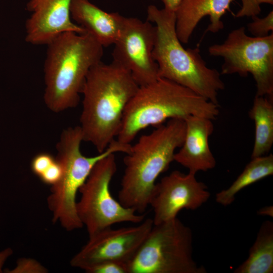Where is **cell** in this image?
Instances as JSON below:
<instances>
[{
    "label": "cell",
    "mask_w": 273,
    "mask_h": 273,
    "mask_svg": "<svg viewBox=\"0 0 273 273\" xmlns=\"http://www.w3.org/2000/svg\"><path fill=\"white\" fill-rule=\"evenodd\" d=\"M139 86L131 73L114 61L93 66L81 92L79 126L83 141L98 153L105 151L117 138L125 109Z\"/></svg>",
    "instance_id": "obj_1"
},
{
    "label": "cell",
    "mask_w": 273,
    "mask_h": 273,
    "mask_svg": "<svg viewBox=\"0 0 273 273\" xmlns=\"http://www.w3.org/2000/svg\"><path fill=\"white\" fill-rule=\"evenodd\" d=\"M156 127L131 145L123 158L125 169L118 201L140 214L150 204L157 178L174 161L175 151L185 136L184 119H170Z\"/></svg>",
    "instance_id": "obj_2"
},
{
    "label": "cell",
    "mask_w": 273,
    "mask_h": 273,
    "mask_svg": "<svg viewBox=\"0 0 273 273\" xmlns=\"http://www.w3.org/2000/svg\"><path fill=\"white\" fill-rule=\"evenodd\" d=\"M47 46L44 62L43 101L60 113L77 106L91 69L101 61L103 47L87 32L62 33Z\"/></svg>",
    "instance_id": "obj_3"
},
{
    "label": "cell",
    "mask_w": 273,
    "mask_h": 273,
    "mask_svg": "<svg viewBox=\"0 0 273 273\" xmlns=\"http://www.w3.org/2000/svg\"><path fill=\"white\" fill-rule=\"evenodd\" d=\"M219 113V104L173 81L159 77L139 86L125 109L116 140L130 144L139 132L148 126H158L167 120L189 116L214 120Z\"/></svg>",
    "instance_id": "obj_4"
},
{
    "label": "cell",
    "mask_w": 273,
    "mask_h": 273,
    "mask_svg": "<svg viewBox=\"0 0 273 273\" xmlns=\"http://www.w3.org/2000/svg\"><path fill=\"white\" fill-rule=\"evenodd\" d=\"M147 20L154 23L155 39L153 57L159 77L184 86L218 104V92L225 88L220 73L209 67L199 47L186 49L175 31V12L150 5Z\"/></svg>",
    "instance_id": "obj_5"
},
{
    "label": "cell",
    "mask_w": 273,
    "mask_h": 273,
    "mask_svg": "<svg viewBox=\"0 0 273 273\" xmlns=\"http://www.w3.org/2000/svg\"><path fill=\"white\" fill-rule=\"evenodd\" d=\"M82 141L79 126L68 127L62 132L56 145V159L62 166V174L60 180L51 186V193L47 198L53 222H59L67 231L83 226L77 213L76 195L94 166L110 154L127 153L131 145L115 139L103 152L95 156H86L80 149Z\"/></svg>",
    "instance_id": "obj_6"
},
{
    "label": "cell",
    "mask_w": 273,
    "mask_h": 273,
    "mask_svg": "<svg viewBox=\"0 0 273 273\" xmlns=\"http://www.w3.org/2000/svg\"><path fill=\"white\" fill-rule=\"evenodd\" d=\"M193 252L192 231L177 217L153 224L127 263L128 273H206Z\"/></svg>",
    "instance_id": "obj_7"
},
{
    "label": "cell",
    "mask_w": 273,
    "mask_h": 273,
    "mask_svg": "<svg viewBox=\"0 0 273 273\" xmlns=\"http://www.w3.org/2000/svg\"><path fill=\"white\" fill-rule=\"evenodd\" d=\"M115 154L95 164L78 191L81 197L76 203L77 213L89 237L116 223H138L145 219L144 214L124 207L111 194L110 183L117 171Z\"/></svg>",
    "instance_id": "obj_8"
},
{
    "label": "cell",
    "mask_w": 273,
    "mask_h": 273,
    "mask_svg": "<svg viewBox=\"0 0 273 273\" xmlns=\"http://www.w3.org/2000/svg\"><path fill=\"white\" fill-rule=\"evenodd\" d=\"M210 56L222 57L220 74H251L255 81L256 95L273 100V32L258 37L246 33L244 26L235 29L221 43L208 48Z\"/></svg>",
    "instance_id": "obj_9"
},
{
    "label": "cell",
    "mask_w": 273,
    "mask_h": 273,
    "mask_svg": "<svg viewBox=\"0 0 273 273\" xmlns=\"http://www.w3.org/2000/svg\"><path fill=\"white\" fill-rule=\"evenodd\" d=\"M155 39V27L151 22L124 17L120 35L114 44L113 61L127 69L140 86L159 78L153 57Z\"/></svg>",
    "instance_id": "obj_10"
},
{
    "label": "cell",
    "mask_w": 273,
    "mask_h": 273,
    "mask_svg": "<svg viewBox=\"0 0 273 273\" xmlns=\"http://www.w3.org/2000/svg\"><path fill=\"white\" fill-rule=\"evenodd\" d=\"M153 224L152 218H145L136 226L103 230L89 237L87 243L72 257L70 264L85 271L106 261L127 265Z\"/></svg>",
    "instance_id": "obj_11"
},
{
    "label": "cell",
    "mask_w": 273,
    "mask_h": 273,
    "mask_svg": "<svg viewBox=\"0 0 273 273\" xmlns=\"http://www.w3.org/2000/svg\"><path fill=\"white\" fill-rule=\"evenodd\" d=\"M207 186L198 181L196 174L172 171L156 183L149 205L154 211V224L177 217L183 209L195 210L209 200Z\"/></svg>",
    "instance_id": "obj_12"
},
{
    "label": "cell",
    "mask_w": 273,
    "mask_h": 273,
    "mask_svg": "<svg viewBox=\"0 0 273 273\" xmlns=\"http://www.w3.org/2000/svg\"><path fill=\"white\" fill-rule=\"evenodd\" d=\"M72 0H30L26 10L31 14L25 24V41L33 45H47L67 32H86L72 21Z\"/></svg>",
    "instance_id": "obj_13"
},
{
    "label": "cell",
    "mask_w": 273,
    "mask_h": 273,
    "mask_svg": "<svg viewBox=\"0 0 273 273\" xmlns=\"http://www.w3.org/2000/svg\"><path fill=\"white\" fill-rule=\"evenodd\" d=\"M184 120L185 139L174 155V161L195 174L214 168L216 160L209 145V136L214 130L212 120L196 116H189Z\"/></svg>",
    "instance_id": "obj_14"
},
{
    "label": "cell",
    "mask_w": 273,
    "mask_h": 273,
    "mask_svg": "<svg viewBox=\"0 0 273 273\" xmlns=\"http://www.w3.org/2000/svg\"><path fill=\"white\" fill-rule=\"evenodd\" d=\"M233 0H183L175 11V31L182 43H188L194 30L205 16L210 23L205 31L217 33L224 27L222 17Z\"/></svg>",
    "instance_id": "obj_15"
},
{
    "label": "cell",
    "mask_w": 273,
    "mask_h": 273,
    "mask_svg": "<svg viewBox=\"0 0 273 273\" xmlns=\"http://www.w3.org/2000/svg\"><path fill=\"white\" fill-rule=\"evenodd\" d=\"M71 19L90 34L103 47L114 45L122 29L124 17L118 13H108L88 0H72Z\"/></svg>",
    "instance_id": "obj_16"
},
{
    "label": "cell",
    "mask_w": 273,
    "mask_h": 273,
    "mask_svg": "<svg viewBox=\"0 0 273 273\" xmlns=\"http://www.w3.org/2000/svg\"><path fill=\"white\" fill-rule=\"evenodd\" d=\"M255 125L251 159L266 155L273 144V100L255 95L249 112Z\"/></svg>",
    "instance_id": "obj_17"
},
{
    "label": "cell",
    "mask_w": 273,
    "mask_h": 273,
    "mask_svg": "<svg viewBox=\"0 0 273 273\" xmlns=\"http://www.w3.org/2000/svg\"><path fill=\"white\" fill-rule=\"evenodd\" d=\"M235 273L273 272V222L264 221L256 240L249 250L247 258L234 271Z\"/></svg>",
    "instance_id": "obj_18"
},
{
    "label": "cell",
    "mask_w": 273,
    "mask_h": 273,
    "mask_svg": "<svg viewBox=\"0 0 273 273\" xmlns=\"http://www.w3.org/2000/svg\"><path fill=\"white\" fill-rule=\"evenodd\" d=\"M272 174V154L252 158L229 187L216 193L215 200L221 205H230L240 191Z\"/></svg>",
    "instance_id": "obj_19"
},
{
    "label": "cell",
    "mask_w": 273,
    "mask_h": 273,
    "mask_svg": "<svg viewBox=\"0 0 273 273\" xmlns=\"http://www.w3.org/2000/svg\"><path fill=\"white\" fill-rule=\"evenodd\" d=\"M252 21L247 24L248 31L254 37H264L273 31V11L263 18L252 17Z\"/></svg>",
    "instance_id": "obj_20"
},
{
    "label": "cell",
    "mask_w": 273,
    "mask_h": 273,
    "mask_svg": "<svg viewBox=\"0 0 273 273\" xmlns=\"http://www.w3.org/2000/svg\"><path fill=\"white\" fill-rule=\"evenodd\" d=\"M242 5L237 12L235 17L241 18L258 16L261 11V5L262 4H273V0H241Z\"/></svg>",
    "instance_id": "obj_21"
},
{
    "label": "cell",
    "mask_w": 273,
    "mask_h": 273,
    "mask_svg": "<svg viewBox=\"0 0 273 273\" xmlns=\"http://www.w3.org/2000/svg\"><path fill=\"white\" fill-rule=\"evenodd\" d=\"M87 273H128L126 263L106 261L98 264L85 271Z\"/></svg>",
    "instance_id": "obj_22"
},
{
    "label": "cell",
    "mask_w": 273,
    "mask_h": 273,
    "mask_svg": "<svg viewBox=\"0 0 273 273\" xmlns=\"http://www.w3.org/2000/svg\"><path fill=\"white\" fill-rule=\"evenodd\" d=\"M9 273H44L47 269L39 263L32 259L21 258L18 260L16 266L12 270L6 271Z\"/></svg>",
    "instance_id": "obj_23"
},
{
    "label": "cell",
    "mask_w": 273,
    "mask_h": 273,
    "mask_svg": "<svg viewBox=\"0 0 273 273\" xmlns=\"http://www.w3.org/2000/svg\"><path fill=\"white\" fill-rule=\"evenodd\" d=\"M55 160V158L48 153H38L33 157L31 161V170L39 177Z\"/></svg>",
    "instance_id": "obj_24"
},
{
    "label": "cell",
    "mask_w": 273,
    "mask_h": 273,
    "mask_svg": "<svg viewBox=\"0 0 273 273\" xmlns=\"http://www.w3.org/2000/svg\"><path fill=\"white\" fill-rule=\"evenodd\" d=\"M62 174V166L55 158L54 162L39 178L43 183L52 186L60 180Z\"/></svg>",
    "instance_id": "obj_25"
},
{
    "label": "cell",
    "mask_w": 273,
    "mask_h": 273,
    "mask_svg": "<svg viewBox=\"0 0 273 273\" xmlns=\"http://www.w3.org/2000/svg\"><path fill=\"white\" fill-rule=\"evenodd\" d=\"M13 253V250L9 247L0 251V273L3 272L2 268L5 262Z\"/></svg>",
    "instance_id": "obj_26"
},
{
    "label": "cell",
    "mask_w": 273,
    "mask_h": 273,
    "mask_svg": "<svg viewBox=\"0 0 273 273\" xmlns=\"http://www.w3.org/2000/svg\"><path fill=\"white\" fill-rule=\"evenodd\" d=\"M183 0H162L165 9L175 12Z\"/></svg>",
    "instance_id": "obj_27"
},
{
    "label": "cell",
    "mask_w": 273,
    "mask_h": 273,
    "mask_svg": "<svg viewBox=\"0 0 273 273\" xmlns=\"http://www.w3.org/2000/svg\"><path fill=\"white\" fill-rule=\"evenodd\" d=\"M257 214L259 215L268 216L272 217L273 207L272 206H265L258 210Z\"/></svg>",
    "instance_id": "obj_28"
}]
</instances>
